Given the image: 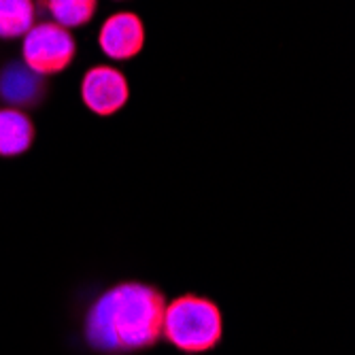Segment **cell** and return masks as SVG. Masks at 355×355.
I'll list each match as a JSON object with an SVG mask.
<instances>
[{
    "label": "cell",
    "instance_id": "52a82bcc",
    "mask_svg": "<svg viewBox=\"0 0 355 355\" xmlns=\"http://www.w3.org/2000/svg\"><path fill=\"white\" fill-rule=\"evenodd\" d=\"M35 141V125L19 109H0V155L15 157L30 149Z\"/></svg>",
    "mask_w": 355,
    "mask_h": 355
},
{
    "label": "cell",
    "instance_id": "7a4b0ae2",
    "mask_svg": "<svg viewBox=\"0 0 355 355\" xmlns=\"http://www.w3.org/2000/svg\"><path fill=\"white\" fill-rule=\"evenodd\" d=\"M221 313L207 300L196 296H181L162 315V334L181 351L200 353L213 349L221 338Z\"/></svg>",
    "mask_w": 355,
    "mask_h": 355
},
{
    "label": "cell",
    "instance_id": "5b68a950",
    "mask_svg": "<svg viewBox=\"0 0 355 355\" xmlns=\"http://www.w3.org/2000/svg\"><path fill=\"white\" fill-rule=\"evenodd\" d=\"M98 45L107 58L117 62L137 58L145 45V28L141 17L128 11L111 15L98 32Z\"/></svg>",
    "mask_w": 355,
    "mask_h": 355
},
{
    "label": "cell",
    "instance_id": "277c9868",
    "mask_svg": "<svg viewBox=\"0 0 355 355\" xmlns=\"http://www.w3.org/2000/svg\"><path fill=\"white\" fill-rule=\"evenodd\" d=\"M130 96L125 77L113 67H94L81 81V101L96 115H113L121 111Z\"/></svg>",
    "mask_w": 355,
    "mask_h": 355
},
{
    "label": "cell",
    "instance_id": "9c48e42d",
    "mask_svg": "<svg viewBox=\"0 0 355 355\" xmlns=\"http://www.w3.org/2000/svg\"><path fill=\"white\" fill-rule=\"evenodd\" d=\"M45 7L58 26L73 30L92 21L98 0H45Z\"/></svg>",
    "mask_w": 355,
    "mask_h": 355
},
{
    "label": "cell",
    "instance_id": "3957f363",
    "mask_svg": "<svg viewBox=\"0 0 355 355\" xmlns=\"http://www.w3.org/2000/svg\"><path fill=\"white\" fill-rule=\"evenodd\" d=\"M21 39L24 64L41 77L58 75L69 69L77 51L71 30L58 26L55 21L35 24Z\"/></svg>",
    "mask_w": 355,
    "mask_h": 355
},
{
    "label": "cell",
    "instance_id": "ba28073f",
    "mask_svg": "<svg viewBox=\"0 0 355 355\" xmlns=\"http://www.w3.org/2000/svg\"><path fill=\"white\" fill-rule=\"evenodd\" d=\"M35 0H0V39H19L35 26Z\"/></svg>",
    "mask_w": 355,
    "mask_h": 355
},
{
    "label": "cell",
    "instance_id": "6da1fadb",
    "mask_svg": "<svg viewBox=\"0 0 355 355\" xmlns=\"http://www.w3.org/2000/svg\"><path fill=\"white\" fill-rule=\"evenodd\" d=\"M164 306L153 287L121 283L94 302L85 321V336L98 351L145 349L162 334Z\"/></svg>",
    "mask_w": 355,
    "mask_h": 355
},
{
    "label": "cell",
    "instance_id": "8992f818",
    "mask_svg": "<svg viewBox=\"0 0 355 355\" xmlns=\"http://www.w3.org/2000/svg\"><path fill=\"white\" fill-rule=\"evenodd\" d=\"M43 92V77L30 71L24 62H13L0 73V96L15 107L35 105Z\"/></svg>",
    "mask_w": 355,
    "mask_h": 355
}]
</instances>
